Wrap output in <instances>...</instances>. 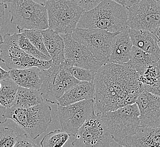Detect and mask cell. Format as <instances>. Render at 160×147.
Masks as SVG:
<instances>
[{"instance_id":"9a60e30c","label":"cell","mask_w":160,"mask_h":147,"mask_svg":"<svg viewBox=\"0 0 160 147\" xmlns=\"http://www.w3.org/2000/svg\"><path fill=\"white\" fill-rule=\"evenodd\" d=\"M132 46L128 27L123 31L118 32L114 36L108 62L117 64L127 63L129 61Z\"/></svg>"},{"instance_id":"9c48e42d","label":"cell","mask_w":160,"mask_h":147,"mask_svg":"<svg viewBox=\"0 0 160 147\" xmlns=\"http://www.w3.org/2000/svg\"><path fill=\"white\" fill-rule=\"evenodd\" d=\"M72 142L75 147H109L113 139L99 114H94L80 127Z\"/></svg>"},{"instance_id":"6da1fadb","label":"cell","mask_w":160,"mask_h":147,"mask_svg":"<svg viewBox=\"0 0 160 147\" xmlns=\"http://www.w3.org/2000/svg\"><path fill=\"white\" fill-rule=\"evenodd\" d=\"M138 73L127 62L117 64L108 62L96 72L95 113H104L135 104L144 89Z\"/></svg>"},{"instance_id":"8fae6325","label":"cell","mask_w":160,"mask_h":147,"mask_svg":"<svg viewBox=\"0 0 160 147\" xmlns=\"http://www.w3.org/2000/svg\"><path fill=\"white\" fill-rule=\"evenodd\" d=\"M117 33L96 28L76 27L72 36L86 45L96 58L106 64L108 62L111 44Z\"/></svg>"},{"instance_id":"4dcf8cb0","label":"cell","mask_w":160,"mask_h":147,"mask_svg":"<svg viewBox=\"0 0 160 147\" xmlns=\"http://www.w3.org/2000/svg\"><path fill=\"white\" fill-rule=\"evenodd\" d=\"M143 88L150 92L152 94L157 95L160 97V85L157 84L154 86H147V85H142Z\"/></svg>"},{"instance_id":"7402d4cb","label":"cell","mask_w":160,"mask_h":147,"mask_svg":"<svg viewBox=\"0 0 160 147\" xmlns=\"http://www.w3.org/2000/svg\"><path fill=\"white\" fill-rule=\"evenodd\" d=\"M158 59V58H156L154 55L145 52L136 46H133L128 63L141 75L149 66Z\"/></svg>"},{"instance_id":"4316f807","label":"cell","mask_w":160,"mask_h":147,"mask_svg":"<svg viewBox=\"0 0 160 147\" xmlns=\"http://www.w3.org/2000/svg\"><path fill=\"white\" fill-rule=\"evenodd\" d=\"M18 32H21L38 49L46 55L49 57V54L44 45L43 34L42 33L41 30L37 29L23 30L18 31Z\"/></svg>"},{"instance_id":"ba28073f","label":"cell","mask_w":160,"mask_h":147,"mask_svg":"<svg viewBox=\"0 0 160 147\" xmlns=\"http://www.w3.org/2000/svg\"><path fill=\"white\" fill-rule=\"evenodd\" d=\"M0 48V60L9 70L31 67H37L45 70L49 69L52 64V59L41 60L25 52L19 46L17 34L16 33L5 34Z\"/></svg>"},{"instance_id":"7bdbcfd3","label":"cell","mask_w":160,"mask_h":147,"mask_svg":"<svg viewBox=\"0 0 160 147\" xmlns=\"http://www.w3.org/2000/svg\"><path fill=\"white\" fill-rule=\"evenodd\" d=\"M75 1H76V0H75Z\"/></svg>"},{"instance_id":"1f68e13d","label":"cell","mask_w":160,"mask_h":147,"mask_svg":"<svg viewBox=\"0 0 160 147\" xmlns=\"http://www.w3.org/2000/svg\"><path fill=\"white\" fill-rule=\"evenodd\" d=\"M10 78V77L9 71H7L5 70H4L1 67V65H0V81L2 80L8 79Z\"/></svg>"},{"instance_id":"3957f363","label":"cell","mask_w":160,"mask_h":147,"mask_svg":"<svg viewBox=\"0 0 160 147\" xmlns=\"http://www.w3.org/2000/svg\"><path fill=\"white\" fill-rule=\"evenodd\" d=\"M5 115L34 140L46 131L52 121V108L44 102L28 108L8 107Z\"/></svg>"},{"instance_id":"44dd1931","label":"cell","mask_w":160,"mask_h":147,"mask_svg":"<svg viewBox=\"0 0 160 147\" xmlns=\"http://www.w3.org/2000/svg\"><path fill=\"white\" fill-rule=\"evenodd\" d=\"M44 101L39 90L18 86L16 99L12 107L28 108L44 103Z\"/></svg>"},{"instance_id":"836d02e7","label":"cell","mask_w":160,"mask_h":147,"mask_svg":"<svg viewBox=\"0 0 160 147\" xmlns=\"http://www.w3.org/2000/svg\"><path fill=\"white\" fill-rule=\"evenodd\" d=\"M152 32H153V34H154V36L156 37L157 44L160 49V26Z\"/></svg>"},{"instance_id":"484cf974","label":"cell","mask_w":160,"mask_h":147,"mask_svg":"<svg viewBox=\"0 0 160 147\" xmlns=\"http://www.w3.org/2000/svg\"><path fill=\"white\" fill-rule=\"evenodd\" d=\"M17 41L19 46L28 55L41 60L51 59L49 57L44 54L35 46L28 37L25 36L21 32H18L17 34Z\"/></svg>"},{"instance_id":"d6a6232c","label":"cell","mask_w":160,"mask_h":147,"mask_svg":"<svg viewBox=\"0 0 160 147\" xmlns=\"http://www.w3.org/2000/svg\"><path fill=\"white\" fill-rule=\"evenodd\" d=\"M6 110V107H3L0 104V123L3 122L7 120L5 115Z\"/></svg>"},{"instance_id":"e0dca14e","label":"cell","mask_w":160,"mask_h":147,"mask_svg":"<svg viewBox=\"0 0 160 147\" xmlns=\"http://www.w3.org/2000/svg\"><path fill=\"white\" fill-rule=\"evenodd\" d=\"M10 78L20 87L39 90L42 83V69L31 67L9 71Z\"/></svg>"},{"instance_id":"ffe728a7","label":"cell","mask_w":160,"mask_h":147,"mask_svg":"<svg viewBox=\"0 0 160 147\" xmlns=\"http://www.w3.org/2000/svg\"><path fill=\"white\" fill-rule=\"evenodd\" d=\"M129 35L133 46L160 59V49L157 39L153 32L147 30H134L129 28Z\"/></svg>"},{"instance_id":"e575fe53","label":"cell","mask_w":160,"mask_h":147,"mask_svg":"<svg viewBox=\"0 0 160 147\" xmlns=\"http://www.w3.org/2000/svg\"><path fill=\"white\" fill-rule=\"evenodd\" d=\"M155 65L157 69L158 75V84L160 85V59L155 62Z\"/></svg>"},{"instance_id":"52a82bcc","label":"cell","mask_w":160,"mask_h":147,"mask_svg":"<svg viewBox=\"0 0 160 147\" xmlns=\"http://www.w3.org/2000/svg\"><path fill=\"white\" fill-rule=\"evenodd\" d=\"M42 83L40 93L44 101L57 104L65 92L80 81L71 75L65 61L60 64H52L47 69L42 70Z\"/></svg>"},{"instance_id":"60d3db41","label":"cell","mask_w":160,"mask_h":147,"mask_svg":"<svg viewBox=\"0 0 160 147\" xmlns=\"http://www.w3.org/2000/svg\"><path fill=\"white\" fill-rule=\"evenodd\" d=\"M0 30H1V27H0ZM2 39H3V37H2L1 35L0 34V45H1V44L2 41ZM0 53H1V48H0Z\"/></svg>"},{"instance_id":"b9f144b4","label":"cell","mask_w":160,"mask_h":147,"mask_svg":"<svg viewBox=\"0 0 160 147\" xmlns=\"http://www.w3.org/2000/svg\"><path fill=\"white\" fill-rule=\"evenodd\" d=\"M155 1L157 2V3L160 5V0H155Z\"/></svg>"},{"instance_id":"74e56055","label":"cell","mask_w":160,"mask_h":147,"mask_svg":"<svg viewBox=\"0 0 160 147\" xmlns=\"http://www.w3.org/2000/svg\"><path fill=\"white\" fill-rule=\"evenodd\" d=\"M35 2L40 4L42 6H45L47 3L49 2L50 0H32ZM46 7V6H45Z\"/></svg>"},{"instance_id":"5b68a950","label":"cell","mask_w":160,"mask_h":147,"mask_svg":"<svg viewBox=\"0 0 160 147\" xmlns=\"http://www.w3.org/2000/svg\"><path fill=\"white\" fill-rule=\"evenodd\" d=\"M45 6L48 28L60 35L72 34L85 11L75 0H50Z\"/></svg>"},{"instance_id":"2e32d148","label":"cell","mask_w":160,"mask_h":147,"mask_svg":"<svg viewBox=\"0 0 160 147\" xmlns=\"http://www.w3.org/2000/svg\"><path fill=\"white\" fill-rule=\"evenodd\" d=\"M95 88L93 82L80 81L67 90L59 98L57 105L66 106L85 100L94 99Z\"/></svg>"},{"instance_id":"603a6c76","label":"cell","mask_w":160,"mask_h":147,"mask_svg":"<svg viewBox=\"0 0 160 147\" xmlns=\"http://www.w3.org/2000/svg\"><path fill=\"white\" fill-rule=\"evenodd\" d=\"M21 129L10 118L0 123V147H14Z\"/></svg>"},{"instance_id":"277c9868","label":"cell","mask_w":160,"mask_h":147,"mask_svg":"<svg viewBox=\"0 0 160 147\" xmlns=\"http://www.w3.org/2000/svg\"><path fill=\"white\" fill-rule=\"evenodd\" d=\"M99 115L110 132L113 140L120 146L126 147L128 138L140 126V111L136 103Z\"/></svg>"},{"instance_id":"8d00e7d4","label":"cell","mask_w":160,"mask_h":147,"mask_svg":"<svg viewBox=\"0 0 160 147\" xmlns=\"http://www.w3.org/2000/svg\"><path fill=\"white\" fill-rule=\"evenodd\" d=\"M140 1H142V0H128L126 5L127 8L128 9L129 7L132 6L133 5H134L135 3L139 2Z\"/></svg>"},{"instance_id":"7a4b0ae2","label":"cell","mask_w":160,"mask_h":147,"mask_svg":"<svg viewBox=\"0 0 160 147\" xmlns=\"http://www.w3.org/2000/svg\"><path fill=\"white\" fill-rule=\"evenodd\" d=\"M128 9L112 0H103L94 9L84 11L77 27L118 32L128 27Z\"/></svg>"},{"instance_id":"d590c367","label":"cell","mask_w":160,"mask_h":147,"mask_svg":"<svg viewBox=\"0 0 160 147\" xmlns=\"http://www.w3.org/2000/svg\"><path fill=\"white\" fill-rule=\"evenodd\" d=\"M6 3H0V18L2 17L5 14V10L7 8Z\"/></svg>"},{"instance_id":"83f0119b","label":"cell","mask_w":160,"mask_h":147,"mask_svg":"<svg viewBox=\"0 0 160 147\" xmlns=\"http://www.w3.org/2000/svg\"><path fill=\"white\" fill-rule=\"evenodd\" d=\"M66 62L68 64V70L71 75L79 81L93 82L97 71L73 66L69 64L66 61Z\"/></svg>"},{"instance_id":"ab89813d","label":"cell","mask_w":160,"mask_h":147,"mask_svg":"<svg viewBox=\"0 0 160 147\" xmlns=\"http://www.w3.org/2000/svg\"><path fill=\"white\" fill-rule=\"evenodd\" d=\"M12 0H0V3L11 2Z\"/></svg>"},{"instance_id":"d6986e66","label":"cell","mask_w":160,"mask_h":147,"mask_svg":"<svg viewBox=\"0 0 160 147\" xmlns=\"http://www.w3.org/2000/svg\"><path fill=\"white\" fill-rule=\"evenodd\" d=\"M44 45L53 64H60L65 60L64 41L60 34L48 28L41 30Z\"/></svg>"},{"instance_id":"ac0fdd59","label":"cell","mask_w":160,"mask_h":147,"mask_svg":"<svg viewBox=\"0 0 160 147\" xmlns=\"http://www.w3.org/2000/svg\"><path fill=\"white\" fill-rule=\"evenodd\" d=\"M126 147H160V127L141 126L129 137Z\"/></svg>"},{"instance_id":"30bf717a","label":"cell","mask_w":160,"mask_h":147,"mask_svg":"<svg viewBox=\"0 0 160 147\" xmlns=\"http://www.w3.org/2000/svg\"><path fill=\"white\" fill-rule=\"evenodd\" d=\"M94 99L85 100L62 106L58 105V113L62 129L75 136L86 120L95 113Z\"/></svg>"},{"instance_id":"f1b7e54d","label":"cell","mask_w":160,"mask_h":147,"mask_svg":"<svg viewBox=\"0 0 160 147\" xmlns=\"http://www.w3.org/2000/svg\"><path fill=\"white\" fill-rule=\"evenodd\" d=\"M28 134L23 132L18 136L14 147H38L39 145Z\"/></svg>"},{"instance_id":"7c38bea8","label":"cell","mask_w":160,"mask_h":147,"mask_svg":"<svg viewBox=\"0 0 160 147\" xmlns=\"http://www.w3.org/2000/svg\"><path fill=\"white\" fill-rule=\"evenodd\" d=\"M129 28L153 31L160 26V5L155 0H142L128 9Z\"/></svg>"},{"instance_id":"f546056e","label":"cell","mask_w":160,"mask_h":147,"mask_svg":"<svg viewBox=\"0 0 160 147\" xmlns=\"http://www.w3.org/2000/svg\"><path fill=\"white\" fill-rule=\"evenodd\" d=\"M78 5L85 11H89L98 6L103 0H76Z\"/></svg>"},{"instance_id":"d4e9b609","label":"cell","mask_w":160,"mask_h":147,"mask_svg":"<svg viewBox=\"0 0 160 147\" xmlns=\"http://www.w3.org/2000/svg\"><path fill=\"white\" fill-rule=\"evenodd\" d=\"M71 135L61 129L50 132L43 137L40 143L42 147H62L68 141Z\"/></svg>"},{"instance_id":"8992f818","label":"cell","mask_w":160,"mask_h":147,"mask_svg":"<svg viewBox=\"0 0 160 147\" xmlns=\"http://www.w3.org/2000/svg\"><path fill=\"white\" fill-rule=\"evenodd\" d=\"M10 23L16 25L18 31L49 28L46 7L32 0H12L9 10Z\"/></svg>"},{"instance_id":"f35d334b","label":"cell","mask_w":160,"mask_h":147,"mask_svg":"<svg viewBox=\"0 0 160 147\" xmlns=\"http://www.w3.org/2000/svg\"><path fill=\"white\" fill-rule=\"evenodd\" d=\"M112 1L125 7H126L128 1V0H112Z\"/></svg>"},{"instance_id":"4fadbf2b","label":"cell","mask_w":160,"mask_h":147,"mask_svg":"<svg viewBox=\"0 0 160 147\" xmlns=\"http://www.w3.org/2000/svg\"><path fill=\"white\" fill-rule=\"evenodd\" d=\"M61 36L64 41L65 60L69 64L96 71L105 64L96 58L86 45L75 40L72 34Z\"/></svg>"},{"instance_id":"cb8c5ba5","label":"cell","mask_w":160,"mask_h":147,"mask_svg":"<svg viewBox=\"0 0 160 147\" xmlns=\"http://www.w3.org/2000/svg\"><path fill=\"white\" fill-rule=\"evenodd\" d=\"M18 86L11 78L0 81V104L3 107H11L16 99Z\"/></svg>"},{"instance_id":"5bb4252c","label":"cell","mask_w":160,"mask_h":147,"mask_svg":"<svg viewBox=\"0 0 160 147\" xmlns=\"http://www.w3.org/2000/svg\"><path fill=\"white\" fill-rule=\"evenodd\" d=\"M140 111V125L160 127V97L143 89L136 102Z\"/></svg>"}]
</instances>
